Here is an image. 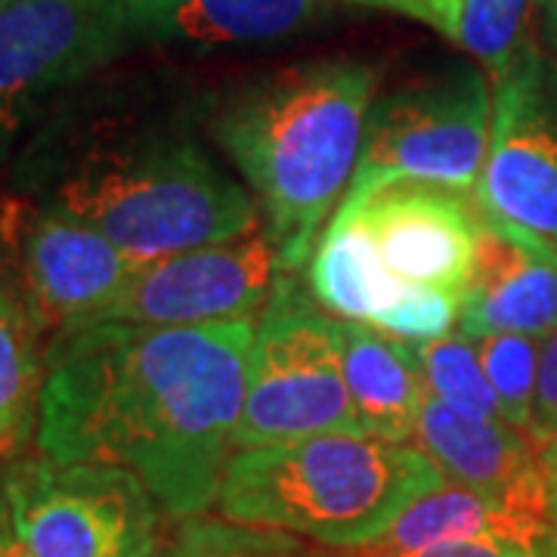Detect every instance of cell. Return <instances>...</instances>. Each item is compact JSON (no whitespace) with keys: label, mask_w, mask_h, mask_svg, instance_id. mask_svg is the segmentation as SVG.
<instances>
[{"label":"cell","mask_w":557,"mask_h":557,"mask_svg":"<svg viewBox=\"0 0 557 557\" xmlns=\"http://www.w3.org/2000/svg\"><path fill=\"white\" fill-rule=\"evenodd\" d=\"M255 322H100L44 347L38 453L134 471L168 518L218 505L236 456Z\"/></svg>","instance_id":"6da1fadb"},{"label":"cell","mask_w":557,"mask_h":557,"mask_svg":"<svg viewBox=\"0 0 557 557\" xmlns=\"http://www.w3.org/2000/svg\"><path fill=\"white\" fill-rule=\"evenodd\" d=\"M208 102L146 87L69 109L28 143L22 186L137 263L239 239L258 205L201 137Z\"/></svg>","instance_id":"7a4b0ae2"},{"label":"cell","mask_w":557,"mask_h":557,"mask_svg":"<svg viewBox=\"0 0 557 557\" xmlns=\"http://www.w3.org/2000/svg\"><path fill=\"white\" fill-rule=\"evenodd\" d=\"M379 78L375 62L329 57L245 81L208 102L205 131L239 171L292 273L350 189Z\"/></svg>","instance_id":"3957f363"},{"label":"cell","mask_w":557,"mask_h":557,"mask_svg":"<svg viewBox=\"0 0 557 557\" xmlns=\"http://www.w3.org/2000/svg\"><path fill=\"white\" fill-rule=\"evenodd\" d=\"M443 483L437 465L418 446L322 434L236 453L220 483L218 508L236 523L359 552Z\"/></svg>","instance_id":"277c9868"},{"label":"cell","mask_w":557,"mask_h":557,"mask_svg":"<svg viewBox=\"0 0 557 557\" xmlns=\"http://www.w3.org/2000/svg\"><path fill=\"white\" fill-rule=\"evenodd\" d=\"M322 434L369 437L344 381L341 322L288 273L255 322L236 453Z\"/></svg>","instance_id":"5b68a950"},{"label":"cell","mask_w":557,"mask_h":557,"mask_svg":"<svg viewBox=\"0 0 557 557\" xmlns=\"http://www.w3.org/2000/svg\"><path fill=\"white\" fill-rule=\"evenodd\" d=\"M0 490L28 557H161L164 511L134 471L20 456Z\"/></svg>","instance_id":"8992f818"},{"label":"cell","mask_w":557,"mask_h":557,"mask_svg":"<svg viewBox=\"0 0 557 557\" xmlns=\"http://www.w3.org/2000/svg\"><path fill=\"white\" fill-rule=\"evenodd\" d=\"M493 134V90L474 65H449L372 102L344 199L416 180L478 193Z\"/></svg>","instance_id":"52a82bcc"},{"label":"cell","mask_w":557,"mask_h":557,"mask_svg":"<svg viewBox=\"0 0 557 557\" xmlns=\"http://www.w3.org/2000/svg\"><path fill=\"white\" fill-rule=\"evenodd\" d=\"M131 50L127 0H13L0 13V131Z\"/></svg>","instance_id":"ba28073f"},{"label":"cell","mask_w":557,"mask_h":557,"mask_svg":"<svg viewBox=\"0 0 557 557\" xmlns=\"http://www.w3.org/2000/svg\"><path fill=\"white\" fill-rule=\"evenodd\" d=\"M480 211L557 251V62L533 44L493 81Z\"/></svg>","instance_id":"9c48e42d"},{"label":"cell","mask_w":557,"mask_h":557,"mask_svg":"<svg viewBox=\"0 0 557 557\" xmlns=\"http://www.w3.org/2000/svg\"><path fill=\"white\" fill-rule=\"evenodd\" d=\"M292 270L282 263L270 233L258 223L239 239L189 248L143 263L127 292L94 325H171L199 329L248 322L267 310L278 282Z\"/></svg>","instance_id":"30bf717a"},{"label":"cell","mask_w":557,"mask_h":557,"mask_svg":"<svg viewBox=\"0 0 557 557\" xmlns=\"http://www.w3.org/2000/svg\"><path fill=\"white\" fill-rule=\"evenodd\" d=\"M341 205L357 211L399 282L465 295L478 255V199L437 183L399 180Z\"/></svg>","instance_id":"8fae6325"},{"label":"cell","mask_w":557,"mask_h":557,"mask_svg":"<svg viewBox=\"0 0 557 557\" xmlns=\"http://www.w3.org/2000/svg\"><path fill=\"white\" fill-rule=\"evenodd\" d=\"M20 255L22 298L50 338L94 325L143 267L87 223L38 205L22 223Z\"/></svg>","instance_id":"7c38bea8"},{"label":"cell","mask_w":557,"mask_h":557,"mask_svg":"<svg viewBox=\"0 0 557 557\" xmlns=\"http://www.w3.org/2000/svg\"><path fill=\"white\" fill-rule=\"evenodd\" d=\"M416 443L446 483L471 490L533 530H555L552 478L539 443L508 421L461 416L437 397L424 399Z\"/></svg>","instance_id":"4fadbf2b"},{"label":"cell","mask_w":557,"mask_h":557,"mask_svg":"<svg viewBox=\"0 0 557 557\" xmlns=\"http://www.w3.org/2000/svg\"><path fill=\"white\" fill-rule=\"evenodd\" d=\"M555 325L557 251L480 211L478 255L456 329L468 338L515 332L545 341Z\"/></svg>","instance_id":"5bb4252c"},{"label":"cell","mask_w":557,"mask_h":557,"mask_svg":"<svg viewBox=\"0 0 557 557\" xmlns=\"http://www.w3.org/2000/svg\"><path fill=\"white\" fill-rule=\"evenodd\" d=\"M319 0H127L137 47L214 53L295 38L317 25Z\"/></svg>","instance_id":"9a60e30c"},{"label":"cell","mask_w":557,"mask_h":557,"mask_svg":"<svg viewBox=\"0 0 557 557\" xmlns=\"http://www.w3.org/2000/svg\"><path fill=\"white\" fill-rule=\"evenodd\" d=\"M341 362L369 437L387 443L416 440L421 406L428 399L416 347L384 335L375 325L341 319Z\"/></svg>","instance_id":"2e32d148"},{"label":"cell","mask_w":557,"mask_h":557,"mask_svg":"<svg viewBox=\"0 0 557 557\" xmlns=\"http://www.w3.org/2000/svg\"><path fill=\"white\" fill-rule=\"evenodd\" d=\"M409 288L384 267L357 211L341 205L310 260V292L319 307L347 322L379 329Z\"/></svg>","instance_id":"e0dca14e"},{"label":"cell","mask_w":557,"mask_h":557,"mask_svg":"<svg viewBox=\"0 0 557 557\" xmlns=\"http://www.w3.org/2000/svg\"><path fill=\"white\" fill-rule=\"evenodd\" d=\"M555 530L542 533L518 518L505 515L502 508L490 505L471 490H461L456 483H443L440 490L418 498L416 505L369 548L350 552L354 557H397L409 552H424L437 545L456 542H518L536 548L542 539Z\"/></svg>","instance_id":"ac0fdd59"},{"label":"cell","mask_w":557,"mask_h":557,"mask_svg":"<svg viewBox=\"0 0 557 557\" xmlns=\"http://www.w3.org/2000/svg\"><path fill=\"white\" fill-rule=\"evenodd\" d=\"M47 359L25 298L0 278V461L25 456L38 437Z\"/></svg>","instance_id":"d6986e66"},{"label":"cell","mask_w":557,"mask_h":557,"mask_svg":"<svg viewBox=\"0 0 557 557\" xmlns=\"http://www.w3.org/2000/svg\"><path fill=\"white\" fill-rule=\"evenodd\" d=\"M418 357V369L431 397L443 406L456 409L461 416L486 418V421H505L498 406L496 391L483 372L474 341L461 332H449L428 344H412Z\"/></svg>","instance_id":"ffe728a7"},{"label":"cell","mask_w":557,"mask_h":557,"mask_svg":"<svg viewBox=\"0 0 557 557\" xmlns=\"http://www.w3.org/2000/svg\"><path fill=\"white\" fill-rule=\"evenodd\" d=\"M164 557H350L335 555L322 545H310L307 539L248 527L236 520L189 518L180 523L177 536L171 539Z\"/></svg>","instance_id":"44dd1931"},{"label":"cell","mask_w":557,"mask_h":557,"mask_svg":"<svg viewBox=\"0 0 557 557\" xmlns=\"http://www.w3.org/2000/svg\"><path fill=\"white\" fill-rule=\"evenodd\" d=\"M536 7L539 0H465L456 40L498 81L536 44L530 35Z\"/></svg>","instance_id":"7402d4cb"},{"label":"cell","mask_w":557,"mask_h":557,"mask_svg":"<svg viewBox=\"0 0 557 557\" xmlns=\"http://www.w3.org/2000/svg\"><path fill=\"white\" fill-rule=\"evenodd\" d=\"M474 341L483 372L496 391L502 418L530 434L533 428V409H536L539 366H542V344L545 341L515 332H493Z\"/></svg>","instance_id":"603a6c76"},{"label":"cell","mask_w":557,"mask_h":557,"mask_svg":"<svg viewBox=\"0 0 557 557\" xmlns=\"http://www.w3.org/2000/svg\"><path fill=\"white\" fill-rule=\"evenodd\" d=\"M458 307H461V298L453 292L412 285L406 298L381 319L379 329L384 335L406 341V344H428V341L449 335L453 325H458Z\"/></svg>","instance_id":"cb8c5ba5"},{"label":"cell","mask_w":557,"mask_h":557,"mask_svg":"<svg viewBox=\"0 0 557 557\" xmlns=\"http://www.w3.org/2000/svg\"><path fill=\"white\" fill-rule=\"evenodd\" d=\"M530 437L539 446L557 437V325L555 332L542 344V366H539L536 409H533V428Z\"/></svg>","instance_id":"d4e9b609"},{"label":"cell","mask_w":557,"mask_h":557,"mask_svg":"<svg viewBox=\"0 0 557 557\" xmlns=\"http://www.w3.org/2000/svg\"><path fill=\"white\" fill-rule=\"evenodd\" d=\"M354 557V555H350ZM397 557H539V545H518V542H456V545H437L424 552H409Z\"/></svg>","instance_id":"484cf974"},{"label":"cell","mask_w":557,"mask_h":557,"mask_svg":"<svg viewBox=\"0 0 557 557\" xmlns=\"http://www.w3.org/2000/svg\"><path fill=\"white\" fill-rule=\"evenodd\" d=\"M461 3L465 0H416V20L434 25L440 35H446V38H456Z\"/></svg>","instance_id":"4316f807"},{"label":"cell","mask_w":557,"mask_h":557,"mask_svg":"<svg viewBox=\"0 0 557 557\" xmlns=\"http://www.w3.org/2000/svg\"><path fill=\"white\" fill-rule=\"evenodd\" d=\"M0 557H28L16 533H13V523H10V515H7V502H3V490H0Z\"/></svg>","instance_id":"83f0119b"},{"label":"cell","mask_w":557,"mask_h":557,"mask_svg":"<svg viewBox=\"0 0 557 557\" xmlns=\"http://www.w3.org/2000/svg\"><path fill=\"white\" fill-rule=\"evenodd\" d=\"M539 453H542V465H545L548 478H552V483L557 486V437L548 440V443H542Z\"/></svg>","instance_id":"f1b7e54d"},{"label":"cell","mask_w":557,"mask_h":557,"mask_svg":"<svg viewBox=\"0 0 557 557\" xmlns=\"http://www.w3.org/2000/svg\"><path fill=\"white\" fill-rule=\"evenodd\" d=\"M372 3H379V7H391V10H399V13H406V16H418L416 0H372Z\"/></svg>","instance_id":"f546056e"},{"label":"cell","mask_w":557,"mask_h":557,"mask_svg":"<svg viewBox=\"0 0 557 557\" xmlns=\"http://www.w3.org/2000/svg\"><path fill=\"white\" fill-rule=\"evenodd\" d=\"M539 557H557V530L548 539L539 542Z\"/></svg>","instance_id":"4dcf8cb0"},{"label":"cell","mask_w":557,"mask_h":557,"mask_svg":"<svg viewBox=\"0 0 557 557\" xmlns=\"http://www.w3.org/2000/svg\"><path fill=\"white\" fill-rule=\"evenodd\" d=\"M552 518H555V530H557V486L552 483Z\"/></svg>","instance_id":"1f68e13d"},{"label":"cell","mask_w":557,"mask_h":557,"mask_svg":"<svg viewBox=\"0 0 557 557\" xmlns=\"http://www.w3.org/2000/svg\"><path fill=\"white\" fill-rule=\"evenodd\" d=\"M10 3H13V0H0V13H3V10H7Z\"/></svg>","instance_id":"d6a6232c"},{"label":"cell","mask_w":557,"mask_h":557,"mask_svg":"<svg viewBox=\"0 0 557 557\" xmlns=\"http://www.w3.org/2000/svg\"><path fill=\"white\" fill-rule=\"evenodd\" d=\"M552 60H555V62H557V50H555V53H552Z\"/></svg>","instance_id":"836d02e7"}]
</instances>
